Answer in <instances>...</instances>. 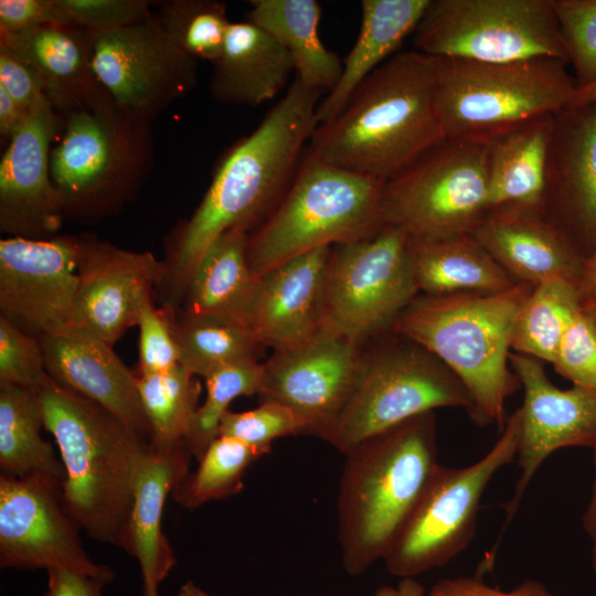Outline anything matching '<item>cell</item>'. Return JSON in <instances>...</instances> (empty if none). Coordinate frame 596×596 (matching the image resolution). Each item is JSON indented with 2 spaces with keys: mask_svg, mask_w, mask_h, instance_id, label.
Here are the masks:
<instances>
[{
  "mask_svg": "<svg viewBox=\"0 0 596 596\" xmlns=\"http://www.w3.org/2000/svg\"><path fill=\"white\" fill-rule=\"evenodd\" d=\"M323 93L306 88L295 77L286 94L248 136L219 163L212 182L183 226L161 283L174 296L182 292L200 259L223 233H252L289 189L317 128Z\"/></svg>",
  "mask_w": 596,
  "mask_h": 596,
  "instance_id": "1",
  "label": "cell"
},
{
  "mask_svg": "<svg viewBox=\"0 0 596 596\" xmlns=\"http://www.w3.org/2000/svg\"><path fill=\"white\" fill-rule=\"evenodd\" d=\"M439 57L398 51L315 129L307 152L327 163L387 181L445 139L436 96Z\"/></svg>",
  "mask_w": 596,
  "mask_h": 596,
  "instance_id": "2",
  "label": "cell"
},
{
  "mask_svg": "<svg viewBox=\"0 0 596 596\" xmlns=\"http://www.w3.org/2000/svg\"><path fill=\"white\" fill-rule=\"evenodd\" d=\"M39 397L65 470L66 508L91 539L126 552L137 472L149 443L49 374Z\"/></svg>",
  "mask_w": 596,
  "mask_h": 596,
  "instance_id": "3",
  "label": "cell"
},
{
  "mask_svg": "<svg viewBox=\"0 0 596 596\" xmlns=\"http://www.w3.org/2000/svg\"><path fill=\"white\" fill-rule=\"evenodd\" d=\"M344 455L338 540L344 571L358 576L384 558L439 466L436 415L407 419Z\"/></svg>",
  "mask_w": 596,
  "mask_h": 596,
  "instance_id": "4",
  "label": "cell"
},
{
  "mask_svg": "<svg viewBox=\"0 0 596 596\" xmlns=\"http://www.w3.org/2000/svg\"><path fill=\"white\" fill-rule=\"evenodd\" d=\"M533 286L517 283L491 294H418L392 330L417 342L461 381L473 404V421L504 425L505 402L520 386L510 365L515 316Z\"/></svg>",
  "mask_w": 596,
  "mask_h": 596,
  "instance_id": "5",
  "label": "cell"
},
{
  "mask_svg": "<svg viewBox=\"0 0 596 596\" xmlns=\"http://www.w3.org/2000/svg\"><path fill=\"white\" fill-rule=\"evenodd\" d=\"M385 181L327 163L307 152L269 216L252 233L248 260L256 279L321 247L356 241L382 225Z\"/></svg>",
  "mask_w": 596,
  "mask_h": 596,
  "instance_id": "6",
  "label": "cell"
},
{
  "mask_svg": "<svg viewBox=\"0 0 596 596\" xmlns=\"http://www.w3.org/2000/svg\"><path fill=\"white\" fill-rule=\"evenodd\" d=\"M576 83L554 57L481 63L439 57L436 105L445 138L490 143L572 100Z\"/></svg>",
  "mask_w": 596,
  "mask_h": 596,
  "instance_id": "7",
  "label": "cell"
},
{
  "mask_svg": "<svg viewBox=\"0 0 596 596\" xmlns=\"http://www.w3.org/2000/svg\"><path fill=\"white\" fill-rule=\"evenodd\" d=\"M63 116L64 130L51 151L50 171L65 214L109 212L136 192L150 171L151 121L126 113L107 93Z\"/></svg>",
  "mask_w": 596,
  "mask_h": 596,
  "instance_id": "8",
  "label": "cell"
},
{
  "mask_svg": "<svg viewBox=\"0 0 596 596\" xmlns=\"http://www.w3.org/2000/svg\"><path fill=\"white\" fill-rule=\"evenodd\" d=\"M370 341L361 345L352 391L328 441L340 453L436 408H461L473 418L469 392L427 349L393 330Z\"/></svg>",
  "mask_w": 596,
  "mask_h": 596,
  "instance_id": "9",
  "label": "cell"
},
{
  "mask_svg": "<svg viewBox=\"0 0 596 596\" xmlns=\"http://www.w3.org/2000/svg\"><path fill=\"white\" fill-rule=\"evenodd\" d=\"M519 437L518 408L480 459L464 467H437L382 560L391 575L415 578L446 565L470 545L485 491L494 475L515 459Z\"/></svg>",
  "mask_w": 596,
  "mask_h": 596,
  "instance_id": "10",
  "label": "cell"
},
{
  "mask_svg": "<svg viewBox=\"0 0 596 596\" xmlns=\"http://www.w3.org/2000/svg\"><path fill=\"white\" fill-rule=\"evenodd\" d=\"M408 236L383 224L371 235L331 247L319 305V328L362 345L386 333L418 295Z\"/></svg>",
  "mask_w": 596,
  "mask_h": 596,
  "instance_id": "11",
  "label": "cell"
},
{
  "mask_svg": "<svg viewBox=\"0 0 596 596\" xmlns=\"http://www.w3.org/2000/svg\"><path fill=\"white\" fill-rule=\"evenodd\" d=\"M489 143L445 138L385 181L382 223L411 240L473 234L489 213Z\"/></svg>",
  "mask_w": 596,
  "mask_h": 596,
  "instance_id": "12",
  "label": "cell"
},
{
  "mask_svg": "<svg viewBox=\"0 0 596 596\" xmlns=\"http://www.w3.org/2000/svg\"><path fill=\"white\" fill-rule=\"evenodd\" d=\"M412 40L415 50L441 58L567 64L551 0H430Z\"/></svg>",
  "mask_w": 596,
  "mask_h": 596,
  "instance_id": "13",
  "label": "cell"
},
{
  "mask_svg": "<svg viewBox=\"0 0 596 596\" xmlns=\"http://www.w3.org/2000/svg\"><path fill=\"white\" fill-rule=\"evenodd\" d=\"M92 64L119 108L150 121L196 83L198 61L170 39L157 13L92 36Z\"/></svg>",
  "mask_w": 596,
  "mask_h": 596,
  "instance_id": "14",
  "label": "cell"
},
{
  "mask_svg": "<svg viewBox=\"0 0 596 596\" xmlns=\"http://www.w3.org/2000/svg\"><path fill=\"white\" fill-rule=\"evenodd\" d=\"M66 508L63 483L43 476L0 475V566L67 570L106 584L116 575L95 563Z\"/></svg>",
  "mask_w": 596,
  "mask_h": 596,
  "instance_id": "15",
  "label": "cell"
},
{
  "mask_svg": "<svg viewBox=\"0 0 596 596\" xmlns=\"http://www.w3.org/2000/svg\"><path fill=\"white\" fill-rule=\"evenodd\" d=\"M79 237L0 241V309L39 339L75 326Z\"/></svg>",
  "mask_w": 596,
  "mask_h": 596,
  "instance_id": "16",
  "label": "cell"
},
{
  "mask_svg": "<svg viewBox=\"0 0 596 596\" xmlns=\"http://www.w3.org/2000/svg\"><path fill=\"white\" fill-rule=\"evenodd\" d=\"M361 345L318 329L302 342L278 351L263 363L259 402L295 412L306 435L329 441L352 391Z\"/></svg>",
  "mask_w": 596,
  "mask_h": 596,
  "instance_id": "17",
  "label": "cell"
},
{
  "mask_svg": "<svg viewBox=\"0 0 596 596\" xmlns=\"http://www.w3.org/2000/svg\"><path fill=\"white\" fill-rule=\"evenodd\" d=\"M510 365L523 389L517 461L520 469L511 499L505 503V530L542 464L567 447L596 448V390H562L547 377L543 362L510 353Z\"/></svg>",
  "mask_w": 596,
  "mask_h": 596,
  "instance_id": "18",
  "label": "cell"
},
{
  "mask_svg": "<svg viewBox=\"0 0 596 596\" xmlns=\"http://www.w3.org/2000/svg\"><path fill=\"white\" fill-rule=\"evenodd\" d=\"M542 215L585 258L596 251V100L554 116Z\"/></svg>",
  "mask_w": 596,
  "mask_h": 596,
  "instance_id": "19",
  "label": "cell"
},
{
  "mask_svg": "<svg viewBox=\"0 0 596 596\" xmlns=\"http://www.w3.org/2000/svg\"><path fill=\"white\" fill-rule=\"evenodd\" d=\"M57 128V111L45 99L8 141L0 161V227L11 236L47 238L61 227L65 206L50 171Z\"/></svg>",
  "mask_w": 596,
  "mask_h": 596,
  "instance_id": "20",
  "label": "cell"
},
{
  "mask_svg": "<svg viewBox=\"0 0 596 596\" xmlns=\"http://www.w3.org/2000/svg\"><path fill=\"white\" fill-rule=\"evenodd\" d=\"M74 322L108 344L137 326L142 304L164 276V263L150 252H132L93 237H79Z\"/></svg>",
  "mask_w": 596,
  "mask_h": 596,
  "instance_id": "21",
  "label": "cell"
},
{
  "mask_svg": "<svg viewBox=\"0 0 596 596\" xmlns=\"http://www.w3.org/2000/svg\"><path fill=\"white\" fill-rule=\"evenodd\" d=\"M40 340L51 379L103 406L150 443L137 375L115 354L110 344L79 326Z\"/></svg>",
  "mask_w": 596,
  "mask_h": 596,
  "instance_id": "22",
  "label": "cell"
},
{
  "mask_svg": "<svg viewBox=\"0 0 596 596\" xmlns=\"http://www.w3.org/2000/svg\"><path fill=\"white\" fill-rule=\"evenodd\" d=\"M331 247L294 257L259 277L243 324L260 347H294L319 329L322 280Z\"/></svg>",
  "mask_w": 596,
  "mask_h": 596,
  "instance_id": "23",
  "label": "cell"
},
{
  "mask_svg": "<svg viewBox=\"0 0 596 596\" xmlns=\"http://www.w3.org/2000/svg\"><path fill=\"white\" fill-rule=\"evenodd\" d=\"M192 454L185 443L172 447L148 444L137 472L128 525V549L141 570L143 596H159L160 583L177 561L162 531L166 500L189 473Z\"/></svg>",
  "mask_w": 596,
  "mask_h": 596,
  "instance_id": "24",
  "label": "cell"
},
{
  "mask_svg": "<svg viewBox=\"0 0 596 596\" xmlns=\"http://www.w3.org/2000/svg\"><path fill=\"white\" fill-rule=\"evenodd\" d=\"M473 235L515 281L578 286L585 257L543 215L490 212Z\"/></svg>",
  "mask_w": 596,
  "mask_h": 596,
  "instance_id": "25",
  "label": "cell"
},
{
  "mask_svg": "<svg viewBox=\"0 0 596 596\" xmlns=\"http://www.w3.org/2000/svg\"><path fill=\"white\" fill-rule=\"evenodd\" d=\"M9 49L40 76L45 95L62 115L106 94L92 64V36L78 26L50 24L18 34L0 33Z\"/></svg>",
  "mask_w": 596,
  "mask_h": 596,
  "instance_id": "26",
  "label": "cell"
},
{
  "mask_svg": "<svg viewBox=\"0 0 596 596\" xmlns=\"http://www.w3.org/2000/svg\"><path fill=\"white\" fill-rule=\"evenodd\" d=\"M213 65L211 94L228 105L257 106L272 100L295 72L281 44L248 20L231 22L222 54Z\"/></svg>",
  "mask_w": 596,
  "mask_h": 596,
  "instance_id": "27",
  "label": "cell"
},
{
  "mask_svg": "<svg viewBox=\"0 0 596 596\" xmlns=\"http://www.w3.org/2000/svg\"><path fill=\"white\" fill-rule=\"evenodd\" d=\"M554 116L531 120L489 143V213L542 215Z\"/></svg>",
  "mask_w": 596,
  "mask_h": 596,
  "instance_id": "28",
  "label": "cell"
},
{
  "mask_svg": "<svg viewBox=\"0 0 596 596\" xmlns=\"http://www.w3.org/2000/svg\"><path fill=\"white\" fill-rule=\"evenodd\" d=\"M430 0H362L361 24L352 49L342 61L334 88L317 108L318 124L332 120L355 88L381 64L398 52L418 25Z\"/></svg>",
  "mask_w": 596,
  "mask_h": 596,
  "instance_id": "29",
  "label": "cell"
},
{
  "mask_svg": "<svg viewBox=\"0 0 596 596\" xmlns=\"http://www.w3.org/2000/svg\"><path fill=\"white\" fill-rule=\"evenodd\" d=\"M248 241L247 231L233 228L212 243L182 292V317L243 324L257 281L248 260Z\"/></svg>",
  "mask_w": 596,
  "mask_h": 596,
  "instance_id": "30",
  "label": "cell"
},
{
  "mask_svg": "<svg viewBox=\"0 0 596 596\" xmlns=\"http://www.w3.org/2000/svg\"><path fill=\"white\" fill-rule=\"evenodd\" d=\"M408 254L418 294H491L517 283L473 234L411 240Z\"/></svg>",
  "mask_w": 596,
  "mask_h": 596,
  "instance_id": "31",
  "label": "cell"
},
{
  "mask_svg": "<svg viewBox=\"0 0 596 596\" xmlns=\"http://www.w3.org/2000/svg\"><path fill=\"white\" fill-rule=\"evenodd\" d=\"M248 21L270 34L289 53L301 84L324 95L337 85L342 61L318 32L321 7L316 0H252Z\"/></svg>",
  "mask_w": 596,
  "mask_h": 596,
  "instance_id": "32",
  "label": "cell"
},
{
  "mask_svg": "<svg viewBox=\"0 0 596 596\" xmlns=\"http://www.w3.org/2000/svg\"><path fill=\"white\" fill-rule=\"evenodd\" d=\"M39 390L0 385V470L13 477L43 476L64 482L65 470L46 441Z\"/></svg>",
  "mask_w": 596,
  "mask_h": 596,
  "instance_id": "33",
  "label": "cell"
},
{
  "mask_svg": "<svg viewBox=\"0 0 596 596\" xmlns=\"http://www.w3.org/2000/svg\"><path fill=\"white\" fill-rule=\"evenodd\" d=\"M581 306L577 285L572 281L556 278L533 286L515 316L511 351L552 363Z\"/></svg>",
  "mask_w": 596,
  "mask_h": 596,
  "instance_id": "34",
  "label": "cell"
},
{
  "mask_svg": "<svg viewBox=\"0 0 596 596\" xmlns=\"http://www.w3.org/2000/svg\"><path fill=\"white\" fill-rule=\"evenodd\" d=\"M145 416L150 427V443L172 447L185 443L199 408L201 384L182 365L161 373L137 374Z\"/></svg>",
  "mask_w": 596,
  "mask_h": 596,
  "instance_id": "35",
  "label": "cell"
},
{
  "mask_svg": "<svg viewBox=\"0 0 596 596\" xmlns=\"http://www.w3.org/2000/svg\"><path fill=\"white\" fill-rule=\"evenodd\" d=\"M172 312V311H171ZM179 363L195 376L247 360H256L260 345L241 323L172 316Z\"/></svg>",
  "mask_w": 596,
  "mask_h": 596,
  "instance_id": "36",
  "label": "cell"
},
{
  "mask_svg": "<svg viewBox=\"0 0 596 596\" xmlns=\"http://www.w3.org/2000/svg\"><path fill=\"white\" fill-rule=\"evenodd\" d=\"M263 455L245 443L217 436L198 459V467L174 488L171 498L187 509L238 493L248 467Z\"/></svg>",
  "mask_w": 596,
  "mask_h": 596,
  "instance_id": "37",
  "label": "cell"
},
{
  "mask_svg": "<svg viewBox=\"0 0 596 596\" xmlns=\"http://www.w3.org/2000/svg\"><path fill=\"white\" fill-rule=\"evenodd\" d=\"M170 39L196 61L220 58L231 21L226 6L213 0H172L157 13Z\"/></svg>",
  "mask_w": 596,
  "mask_h": 596,
  "instance_id": "38",
  "label": "cell"
},
{
  "mask_svg": "<svg viewBox=\"0 0 596 596\" xmlns=\"http://www.w3.org/2000/svg\"><path fill=\"white\" fill-rule=\"evenodd\" d=\"M264 374L263 363L247 360L221 368L205 379L206 396L196 409L185 444L198 460L219 436L220 423L230 404L240 396L258 395Z\"/></svg>",
  "mask_w": 596,
  "mask_h": 596,
  "instance_id": "39",
  "label": "cell"
},
{
  "mask_svg": "<svg viewBox=\"0 0 596 596\" xmlns=\"http://www.w3.org/2000/svg\"><path fill=\"white\" fill-rule=\"evenodd\" d=\"M576 88L596 84V0H551Z\"/></svg>",
  "mask_w": 596,
  "mask_h": 596,
  "instance_id": "40",
  "label": "cell"
},
{
  "mask_svg": "<svg viewBox=\"0 0 596 596\" xmlns=\"http://www.w3.org/2000/svg\"><path fill=\"white\" fill-rule=\"evenodd\" d=\"M292 435H306L304 422L290 408L274 402H260L245 412L227 411L219 427V436L238 439L263 456L277 438Z\"/></svg>",
  "mask_w": 596,
  "mask_h": 596,
  "instance_id": "41",
  "label": "cell"
},
{
  "mask_svg": "<svg viewBox=\"0 0 596 596\" xmlns=\"http://www.w3.org/2000/svg\"><path fill=\"white\" fill-rule=\"evenodd\" d=\"M46 376L41 340L0 316V385L39 390Z\"/></svg>",
  "mask_w": 596,
  "mask_h": 596,
  "instance_id": "42",
  "label": "cell"
},
{
  "mask_svg": "<svg viewBox=\"0 0 596 596\" xmlns=\"http://www.w3.org/2000/svg\"><path fill=\"white\" fill-rule=\"evenodd\" d=\"M551 364L574 386L596 390V320L582 306L565 330Z\"/></svg>",
  "mask_w": 596,
  "mask_h": 596,
  "instance_id": "43",
  "label": "cell"
},
{
  "mask_svg": "<svg viewBox=\"0 0 596 596\" xmlns=\"http://www.w3.org/2000/svg\"><path fill=\"white\" fill-rule=\"evenodd\" d=\"M137 326L139 327L138 374L167 372L180 364L171 311L156 308L150 297L140 308Z\"/></svg>",
  "mask_w": 596,
  "mask_h": 596,
  "instance_id": "44",
  "label": "cell"
},
{
  "mask_svg": "<svg viewBox=\"0 0 596 596\" xmlns=\"http://www.w3.org/2000/svg\"><path fill=\"white\" fill-rule=\"evenodd\" d=\"M75 26L91 36L141 22L152 12L145 0H57Z\"/></svg>",
  "mask_w": 596,
  "mask_h": 596,
  "instance_id": "45",
  "label": "cell"
},
{
  "mask_svg": "<svg viewBox=\"0 0 596 596\" xmlns=\"http://www.w3.org/2000/svg\"><path fill=\"white\" fill-rule=\"evenodd\" d=\"M50 24L75 26L57 0L0 1V33L18 34Z\"/></svg>",
  "mask_w": 596,
  "mask_h": 596,
  "instance_id": "46",
  "label": "cell"
},
{
  "mask_svg": "<svg viewBox=\"0 0 596 596\" xmlns=\"http://www.w3.org/2000/svg\"><path fill=\"white\" fill-rule=\"evenodd\" d=\"M0 87L28 111L47 99L36 72L3 45H0Z\"/></svg>",
  "mask_w": 596,
  "mask_h": 596,
  "instance_id": "47",
  "label": "cell"
},
{
  "mask_svg": "<svg viewBox=\"0 0 596 596\" xmlns=\"http://www.w3.org/2000/svg\"><path fill=\"white\" fill-rule=\"evenodd\" d=\"M425 596H558L543 583L526 578L514 588L502 590L482 579L467 576L448 577L437 581Z\"/></svg>",
  "mask_w": 596,
  "mask_h": 596,
  "instance_id": "48",
  "label": "cell"
},
{
  "mask_svg": "<svg viewBox=\"0 0 596 596\" xmlns=\"http://www.w3.org/2000/svg\"><path fill=\"white\" fill-rule=\"evenodd\" d=\"M105 585V582L82 573L49 570L44 596H103Z\"/></svg>",
  "mask_w": 596,
  "mask_h": 596,
  "instance_id": "49",
  "label": "cell"
},
{
  "mask_svg": "<svg viewBox=\"0 0 596 596\" xmlns=\"http://www.w3.org/2000/svg\"><path fill=\"white\" fill-rule=\"evenodd\" d=\"M30 111L18 104L8 92L0 87V136L9 141L25 121Z\"/></svg>",
  "mask_w": 596,
  "mask_h": 596,
  "instance_id": "50",
  "label": "cell"
},
{
  "mask_svg": "<svg viewBox=\"0 0 596 596\" xmlns=\"http://www.w3.org/2000/svg\"><path fill=\"white\" fill-rule=\"evenodd\" d=\"M594 480L590 498L582 517L584 532L589 541L590 566L596 574V448L593 449Z\"/></svg>",
  "mask_w": 596,
  "mask_h": 596,
  "instance_id": "51",
  "label": "cell"
},
{
  "mask_svg": "<svg viewBox=\"0 0 596 596\" xmlns=\"http://www.w3.org/2000/svg\"><path fill=\"white\" fill-rule=\"evenodd\" d=\"M577 290L582 302L596 297V251L584 260Z\"/></svg>",
  "mask_w": 596,
  "mask_h": 596,
  "instance_id": "52",
  "label": "cell"
},
{
  "mask_svg": "<svg viewBox=\"0 0 596 596\" xmlns=\"http://www.w3.org/2000/svg\"><path fill=\"white\" fill-rule=\"evenodd\" d=\"M375 596H425V590L415 578H402L396 587L389 585L379 587Z\"/></svg>",
  "mask_w": 596,
  "mask_h": 596,
  "instance_id": "53",
  "label": "cell"
},
{
  "mask_svg": "<svg viewBox=\"0 0 596 596\" xmlns=\"http://www.w3.org/2000/svg\"><path fill=\"white\" fill-rule=\"evenodd\" d=\"M596 100V84L576 88L568 106H579Z\"/></svg>",
  "mask_w": 596,
  "mask_h": 596,
  "instance_id": "54",
  "label": "cell"
},
{
  "mask_svg": "<svg viewBox=\"0 0 596 596\" xmlns=\"http://www.w3.org/2000/svg\"><path fill=\"white\" fill-rule=\"evenodd\" d=\"M178 596H212L192 581L184 583L178 593Z\"/></svg>",
  "mask_w": 596,
  "mask_h": 596,
  "instance_id": "55",
  "label": "cell"
},
{
  "mask_svg": "<svg viewBox=\"0 0 596 596\" xmlns=\"http://www.w3.org/2000/svg\"><path fill=\"white\" fill-rule=\"evenodd\" d=\"M582 309L587 316L596 320V297L582 302Z\"/></svg>",
  "mask_w": 596,
  "mask_h": 596,
  "instance_id": "56",
  "label": "cell"
}]
</instances>
